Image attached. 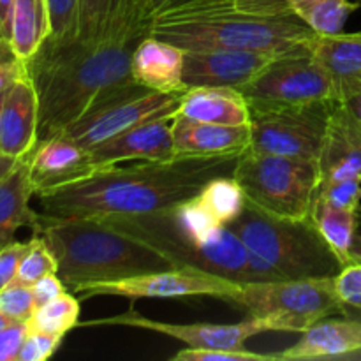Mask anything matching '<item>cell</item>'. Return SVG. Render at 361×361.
I'll return each instance as SVG.
<instances>
[{"label":"cell","mask_w":361,"mask_h":361,"mask_svg":"<svg viewBox=\"0 0 361 361\" xmlns=\"http://www.w3.org/2000/svg\"><path fill=\"white\" fill-rule=\"evenodd\" d=\"M235 157H176L108 166L88 178L39 194L42 214L59 219L141 215L192 200L210 180L235 175Z\"/></svg>","instance_id":"1"},{"label":"cell","mask_w":361,"mask_h":361,"mask_svg":"<svg viewBox=\"0 0 361 361\" xmlns=\"http://www.w3.org/2000/svg\"><path fill=\"white\" fill-rule=\"evenodd\" d=\"M141 39L123 30L99 41L46 39L25 60L39 101L37 143L63 133L109 88L133 80L130 59Z\"/></svg>","instance_id":"2"},{"label":"cell","mask_w":361,"mask_h":361,"mask_svg":"<svg viewBox=\"0 0 361 361\" xmlns=\"http://www.w3.org/2000/svg\"><path fill=\"white\" fill-rule=\"evenodd\" d=\"M147 35L182 49H245L310 55L314 34L288 0H203L159 13Z\"/></svg>","instance_id":"3"},{"label":"cell","mask_w":361,"mask_h":361,"mask_svg":"<svg viewBox=\"0 0 361 361\" xmlns=\"http://www.w3.org/2000/svg\"><path fill=\"white\" fill-rule=\"evenodd\" d=\"M104 221L154 247L178 268H196L240 284L281 279L249 254L229 226L212 217L196 196L150 214L115 215Z\"/></svg>","instance_id":"4"},{"label":"cell","mask_w":361,"mask_h":361,"mask_svg":"<svg viewBox=\"0 0 361 361\" xmlns=\"http://www.w3.org/2000/svg\"><path fill=\"white\" fill-rule=\"evenodd\" d=\"M34 235L49 247L71 293L88 284L115 282L178 268L154 247L118 231L104 219H59L41 214Z\"/></svg>","instance_id":"5"},{"label":"cell","mask_w":361,"mask_h":361,"mask_svg":"<svg viewBox=\"0 0 361 361\" xmlns=\"http://www.w3.org/2000/svg\"><path fill=\"white\" fill-rule=\"evenodd\" d=\"M228 226L249 254L267 263L281 279L337 277L342 270L310 217H277L247 201L242 214Z\"/></svg>","instance_id":"6"},{"label":"cell","mask_w":361,"mask_h":361,"mask_svg":"<svg viewBox=\"0 0 361 361\" xmlns=\"http://www.w3.org/2000/svg\"><path fill=\"white\" fill-rule=\"evenodd\" d=\"M245 310L264 331L303 334L317 321L344 314L335 277L243 282L224 300Z\"/></svg>","instance_id":"7"},{"label":"cell","mask_w":361,"mask_h":361,"mask_svg":"<svg viewBox=\"0 0 361 361\" xmlns=\"http://www.w3.org/2000/svg\"><path fill=\"white\" fill-rule=\"evenodd\" d=\"M233 176L242 185L247 201L286 219L310 217L321 182L317 162L252 150L240 155Z\"/></svg>","instance_id":"8"},{"label":"cell","mask_w":361,"mask_h":361,"mask_svg":"<svg viewBox=\"0 0 361 361\" xmlns=\"http://www.w3.org/2000/svg\"><path fill=\"white\" fill-rule=\"evenodd\" d=\"M180 97L182 92L162 94L141 87L134 80L126 81L104 92L76 122L60 134L88 150H94L152 116H175Z\"/></svg>","instance_id":"9"},{"label":"cell","mask_w":361,"mask_h":361,"mask_svg":"<svg viewBox=\"0 0 361 361\" xmlns=\"http://www.w3.org/2000/svg\"><path fill=\"white\" fill-rule=\"evenodd\" d=\"M334 102L309 106L249 104V150L317 162Z\"/></svg>","instance_id":"10"},{"label":"cell","mask_w":361,"mask_h":361,"mask_svg":"<svg viewBox=\"0 0 361 361\" xmlns=\"http://www.w3.org/2000/svg\"><path fill=\"white\" fill-rule=\"evenodd\" d=\"M249 104L309 106L338 101L334 81L312 55L281 56L238 88Z\"/></svg>","instance_id":"11"},{"label":"cell","mask_w":361,"mask_h":361,"mask_svg":"<svg viewBox=\"0 0 361 361\" xmlns=\"http://www.w3.org/2000/svg\"><path fill=\"white\" fill-rule=\"evenodd\" d=\"M240 282L228 281L219 275L207 274L196 268H171L152 271L137 277L115 282L88 284L76 289L81 300L94 296H120V298H185V296H212L224 302L238 289Z\"/></svg>","instance_id":"12"},{"label":"cell","mask_w":361,"mask_h":361,"mask_svg":"<svg viewBox=\"0 0 361 361\" xmlns=\"http://www.w3.org/2000/svg\"><path fill=\"white\" fill-rule=\"evenodd\" d=\"M81 328L90 326H129L150 330L155 334L166 335L175 341L183 342L194 349H242L250 337L264 334V328L257 321L247 317L238 324H210V323H192V324H175L162 323V321L148 319L143 314L130 307L127 312L118 316L102 317V319L85 321L78 323Z\"/></svg>","instance_id":"13"},{"label":"cell","mask_w":361,"mask_h":361,"mask_svg":"<svg viewBox=\"0 0 361 361\" xmlns=\"http://www.w3.org/2000/svg\"><path fill=\"white\" fill-rule=\"evenodd\" d=\"M281 56L245 49H185L183 88H242Z\"/></svg>","instance_id":"14"},{"label":"cell","mask_w":361,"mask_h":361,"mask_svg":"<svg viewBox=\"0 0 361 361\" xmlns=\"http://www.w3.org/2000/svg\"><path fill=\"white\" fill-rule=\"evenodd\" d=\"M95 169L90 150L63 134L39 141L28 154V173L35 196L81 182Z\"/></svg>","instance_id":"15"},{"label":"cell","mask_w":361,"mask_h":361,"mask_svg":"<svg viewBox=\"0 0 361 361\" xmlns=\"http://www.w3.org/2000/svg\"><path fill=\"white\" fill-rule=\"evenodd\" d=\"M95 168L134 161H169L176 157L173 116H152L90 150Z\"/></svg>","instance_id":"16"},{"label":"cell","mask_w":361,"mask_h":361,"mask_svg":"<svg viewBox=\"0 0 361 361\" xmlns=\"http://www.w3.org/2000/svg\"><path fill=\"white\" fill-rule=\"evenodd\" d=\"M317 166L321 182L361 178V122L342 101L331 104Z\"/></svg>","instance_id":"17"},{"label":"cell","mask_w":361,"mask_h":361,"mask_svg":"<svg viewBox=\"0 0 361 361\" xmlns=\"http://www.w3.org/2000/svg\"><path fill=\"white\" fill-rule=\"evenodd\" d=\"M39 101L27 69L6 92L0 113V152L23 159L37 145Z\"/></svg>","instance_id":"18"},{"label":"cell","mask_w":361,"mask_h":361,"mask_svg":"<svg viewBox=\"0 0 361 361\" xmlns=\"http://www.w3.org/2000/svg\"><path fill=\"white\" fill-rule=\"evenodd\" d=\"M173 143L183 157H235L250 148L249 126H221L173 116Z\"/></svg>","instance_id":"19"},{"label":"cell","mask_w":361,"mask_h":361,"mask_svg":"<svg viewBox=\"0 0 361 361\" xmlns=\"http://www.w3.org/2000/svg\"><path fill=\"white\" fill-rule=\"evenodd\" d=\"M185 49L162 39L145 35L133 51L130 76L141 87L162 94L183 92Z\"/></svg>","instance_id":"20"},{"label":"cell","mask_w":361,"mask_h":361,"mask_svg":"<svg viewBox=\"0 0 361 361\" xmlns=\"http://www.w3.org/2000/svg\"><path fill=\"white\" fill-rule=\"evenodd\" d=\"M356 351H361V321L345 316L342 319L326 317L303 331L296 344L277 353L275 360H341Z\"/></svg>","instance_id":"21"},{"label":"cell","mask_w":361,"mask_h":361,"mask_svg":"<svg viewBox=\"0 0 361 361\" xmlns=\"http://www.w3.org/2000/svg\"><path fill=\"white\" fill-rule=\"evenodd\" d=\"M310 55L330 74L338 101L361 94V32L317 35Z\"/></svg>","instance_id":"22"},{"label":"cell","mask_w":361,"mask_h":361,"mask_svg":"<svg viewBox=\"0 0 361 361\" xmlns=\"http://www.w3.org/2000/svg\"><path fill=\"white\" fill-rule=\"evenodd\" d=\"M176 115L221 126H249L250 122L249 102L233 87L185 88Z\"/></svg>","instance_id":"23"},{"label":"cell","mask_w":361,"mask_h":361,"mask_svg":"<svg viewBox=\"0 0 361 361\" xmlns=\"http://www.w3.org/2000/svg\"><path fill=\"white\" fill-rule=\"evenodd\" d=\"M35 196L28 173V155L21 159L0 180V247L14 242L20 228H39L41 214L30 208V197Z\"/></svg>","instance_id":"24"},{"label":"cell","mask_w":361,"mask_h":361,"mask_svg":"<svg viewBox=\"0 0 361 361\" xmlns=\"http://www.w3.org/2000/svg\"><path fill=\"white\" fill-rule=\"evenodd\" d=\"M310 219L323 235L324 242L342 267L361 263V235L358 231V212L342 210L321 196H314Z\"/></svg>","instance_id":"25"},{"label":"cell","mask_w":361,"mask_h":361,"mask_svg":"<svg viewBox=\"0 0 361 361\" xmlns=\"http://www.w3.org/2000/svg\"><path fill=\"white\" fill-rule=\"evenodd\" d=\"M51 34L48 0H14L11 14L9 42L18 60H28L37 53Z\"/></svg>","instance_id":"26"},{"label":"cell","mask_w":361,"mask_h":361,"mask_svg":"<svg viewBox=\"0 0 361 361\" xmlns=\"http://www.w3.org/2000/svg\"><path fill=\"white\" fill-rule=\"evenodd\" d=\"M293 13L317 35L341 34L349 16L361 7V2L349 0H288Z\"/></svg>","instance_id":"27"},{"label":"cell","mask_w":361,"mask_h":361,"mask_svg":"<svg viewBox=\"0 0 361 361\" xmlns=\"http://www.w3.org/2000/svg\"><path fill=\"white\" fill-rule=\"evenodd\" d=\"M196 200L212 217L226 226L235 221L247 204L245 192L233 175L217 176V178L210 180L200 190Z\"/></svg>","instance_id":"28"},{"label":"cell","mask_w":361,"mask_h":361,"mask_svg":"<svg viewBox=\"0 0 361 361\" xmlns=\"http://www.w3.org/2000/svg\"><path fill=\"white\" fill-rule=\"evenodd\" d=\"M80 323V300L74 293H63L59 298L35 307L34 314L27 321L30 331H42L66 337L69 330Z\"/></svg>","instance_id":"29"},{"label":"cell","mask_w":361,"mask_h":361,"mask_svg":"<svg viewBox=\"0 0 361 361\" xmlns=\"http://www.w3.org/2000/svg\"><path fill=\"white\" fill-rule=\"evenodd\" d=\"M122 0H81L78 39L99 41L113 30Z\"/></svg>","instance_id":"30"},{"label":"cell","mask_w":361,"mask_h":361,"mask_svg":"<svg viewBox=\"0 0 361 361\" xmlns=\"http://www.w3.org/2000/svg\"><path fill=\"white\" fill-rule=\"evenodd\" d=\"M166 4L168 0H122L113 30H123L145 37L150 21L164 9Z\"/></svg>","instance_id":"31"},{"label":"cell","mask_w":361,"mask_h":361,"mask_svg":"<svg viewBox=\"0 0 361 361\" xmlns=\"http://www.w3.org/2000/svg\"><path fill=\"white\" fill-rule=\"evenodd\" d=\"M59 271V263H56L55 256L46 245L44 240L39 235H34L30 238V249L27 250L25 257L21 259L20 268L14 281L23 282V284L32 286L42 279L44 275L56 274Z\"/></svg>","instance_id":"32"},{"label":"cell","mask_w":361,"mask_h":361,"mask_svg":"<svg viewBox=\"0 0 361 361\" xmlns=\"http://www.w3.org/2000/svg\"><path fill=\"white\" fill-rule=\"evenodd\" d=\"M35 310L32 286L13 281L0 289V312L14 323H27Z\"/></svg>","instance_id":"33"},{"label":"cell","mask_w":361,"mask_h":361,"mask_svg":"<svg viewBox=\"0 0 361 361\" xmlns=\"http://www.w3.org/2000/svg\"><path fill=\"white\" fill-rule=\"evenodd\" d=\"M80 4L81 0H48L49 18H51V34L48 39L53 41L78 39Z\"/></svg>","instance_id":"34"},{"label":"cell","mask_w":361,"mask_h":361,"mask_svg":"<svg viewBox=\"0 0 361 361\" xmlns=\"http://www.w3.org/2000/svg\"><path fill=\"white\" fill-rule=\"evenodd\" d=\"M316 194L330 204H334V207L342 208V210H361V178H342L319 182Z\"/></svg>","instance_id":"35"},{"label":"cell","mask_w":361,"mask_h":361,"mask_svg":"<svg viewBox=\"0 0 361 361\" xmlns=\"http://www.w3.org/2000/svg\"><path fill=\"white\" fill-rule=\"evenodd\" d=\"M173 361H271L275 355H261L249 349H194L178 351Z\"/></svg>","instance_id":"36"},{"label":"cell","mask_w":361,"mask_h":361,"mask_svg":"<svg viewBox=\"0 0 361 361\" xmlns=\"http://www.w3.org/2000/svg\"><path fill=\"white\" fill-rule=\"evenodd\" d=\"M60 335L42 334V331H30L28 330L25 337L21 351L18 355V361H46L51 358L56 353V349L62 344Z\"/></svg>","instance_id":"37"},{"label":"cell","mask_w":361,"mask_h":361,"mask_svg":"<svg viewBox=\"0 0 361 361\" xmlns=\"http://www.w3.org/2000/svg\"><path fill=\"white\" fill-rule=\"evenodd\" d=\"M335 291L344 307L361 310V263L342 267L335 277Z\"/></svg>","instance_id":"38"},{"label":"cell","mask_w":361,"mask_h":361,"mask_svg":"<svg viewBox=\"0 0 361 361\" xmlns=\"http://www.w3.org/2000/svg\"><path fill=\"white\" fill-rule=\"evenodd\" d=\"M30 249V240L28 242H11L7 245L0 247V289L16 279L18 268L21 259L25 257L27 250Z\"/></svg>","instance_id":"39"},{"label":"cell","mask_w":361,"mask_h":361,"mask_svg":"<svg viewBox=\"0 0 361 361\" xmlns=\"http://www.w3.org/2000/svg\"><path fill=\"white\" fill-rule=\"evenodd\" d=\"M27 334V323H13L0 330V361H18Z\"/></svg>","instance_id":"40"},{"label":"cell","mask_w":361,"mask_h":361,"mask_svg":"<svg viewBox=\"0 0 361 361\" xmlns=\"http://www.w3.org/2000/svg\"><path fill=\"white\" fill-rule=\"evenodd\" d=\"M32 291H34L35 307H39L51 302V300L59 298V296H62L63 293H67L69 289H67V286L63 284V281L59 275L49 274L44 275L42 279H39L35 284H32Z\"/></svg>","instance_id":"41"},{"label":"cell","mask_w":361,"mask_h":361,"mask_svg":"<svg viewBox=\"0 0 361 361\" xmlns=\"http://www.w3.org/2000/svg\"><path fill=\"white\" fill-rule=\"evenodd\" d=\"M25 74L23 60H13V62L0 63V94L7 90L18 78Z\"/></svg>","instance_id":"42"},{"label":"cell","mask_w":361,"mask_h":361,"mask_svg":"<svg viewBox=\"0 0 361 361\" xmlns=\"http://www.w3.org/2000/svg\"><path fill=\"white\" fill-rule=\"evenodd\" d=\"M14 0H0V37L9 41L11 14H13Z\"/></svg>","instance_id":"43"},{"label":"cell","mask_w":361,"mask_h":361,"mask_svg":"<svg viewBox=\"0 0 361 361\" xmlns=\"http://www.w3.org/2000/svg\"><path fill=\"white\" fill-rule=\"evenodd\" d=\"M13 60H18L13 51V46H11V42L7 39L0 37V63L13 62Z\"/></svg>","instance_id":"44"},{"label":"cell","mask_w":361,"mask_h":361,"mask_svg":"<svg viewBox=\"0 0 361 361\" xmlns=\"http://www.w3.org/2000/svg\"><path fill=\"white\" fill-rule=\"evenodd\" d=\"M20 161H21V159L9 157V155H4L2 152H0V180H2L4 176H6L7 173H9L11 169H13L14 166H16Z\"/></svg>","instance_id":"45"},{"label":"cell","mask_w":361,"mask_h":361,"mask_svg":"<svg viewBox=\"0 0 361 361\" xmlns=\"http://www.w3.org/2000/svg\"><path fill=\"white\" fill-rule=\"evenodd\" d=\"M344 104L351 109L353 115L361 122V94L355 95V97H349L348 101H344Z\"/></svg>","instance_id":"46"},{"label":"cell","mask_w":361,"mask_h":361,"mask_svg":"<svg viewBox=\"0 0 361 361\" xmlns=\"http://www.w3.org/2000/svg\"><path fill=\"white\" fill-rule=\"evenodd\" d=\"M194 2H203V0H168V4L164 6L162 11H168V9H176V7H182L187 6V4H194ZM161 11V13H162Z\"/></svg>","instance_id":"47"},{"label":"cell","mask_w":361,"mask_h":361,"mask_svg":"<svg viewBox=\"0 0 361 361\" xmlns=\"http://www.w3.org/2000/svg\"><path fill=\"white\" fill-rule=\"evenodd\" d=\"M342 316L355 317V319H360L361 321V310L351 309V307H344V314H342Z\"/></svg>","instance_id":"48"},{"label":"cell","mask_w":361,"mask_h":361,"mask_svg":"<svg viewBox=\"0 0 361 361\" xmlns=\"http://www.w3.org/2000/svg\"><path fill=\"white\" fill-rule=\"evenodd\" d=\"M344 361H361V351H356V353H351V355L344 356V358H341Z\"/></svg>","instance_id":"49"},{"label":"cell","mask_w":361,"mask_h":361,"mask_svg":"<svg viewBox=\"0 0 361 361\" xmlns=\"http://www.w3.org/2000/svg\"><path fill=\"white\" fill-rule=\"evenodd\" d=\"M14 321H11L9 317L7 316H4L2 312H0V330H2V328H6V326H9V324H13Z\"/></svg>","instance_id":"50"},{"label":"cell","mask_w":361,"mask_h":361,"mask_svg":"<svg viewBox=\"0 0 361 361\" xmlns=\"http://www.w3.org/2000/svg\"><path fill=\"white\" fill-rule=\"evenodd\" d=\"M6 92H4V94H0V113H2V104H4V99H6Z\"/></svg>","instance_id":"51"}]
</instances>
